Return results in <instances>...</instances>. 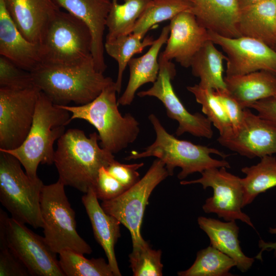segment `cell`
Returning a JSON list of instances; mask_svg holds the SVG:
<instances>
[{
    "instance_id": "9",
    "label": "cell",
    "mask_w": 276,
    "mask_h": 276,
    "mask_svg": "<svg viewBox=\"0 0 276 276\" xmlns=\"http://www.w3.org/2000/svg\"><path fill=\"white\" fill-rule=\"evenodd\" d=\"M169 173L165 164L155 159L144 176L118 197L101 204L103 210L116 218L129 231L132 246L142 243L141 228L149 198L155 187Z\"/></svg>"
},
{
    "instance_id": "3",
    "label": "cell",
    "mask_w": 276,
    "mask_h": 276,
    "mask_svg": "<svg viewBox=\"0 0 276 276\" xmlns=\"http://www.w3.org/2000/svg\"><path fill=\"white\" fill-rule=\"evenodd\" d=\"M116 82L105 87L91 102L76 106L58 105L71 113V121L82 119L98 132L101 147L112 153L127 148L137 139L140 124L130 113L122 116L118 109Z\"/></svg>"
},
{
    "instance_id": "40",
    "label": "cell",
    "mask_w": 276,
    "mask_h": 276,
    "mask_svg": "<svg viewBox=\"0 0 276 276\" xmlns=\"http://www.w3.org/2000/svg\"><path fill=\"white\" fill-rule=\"evenodd\" d=\"M248 108H253L258 115L276 126V97L260 100L251 104Z\"/></svg>"
},
{
    "instance_id": "38",
    "label": "cell",
    "mask_w": 276,
    "mask_h": 276,
    "mask_svg": "<svg viewBox=\"0 0 276 276\" xmlns=\"http://www.w3.org/2000/svg\"><path fill=\"white\" fill-rule=\"evenodd\" d=\"M144 165L143 163L124 164L114 159L106 169L128 189L140 180V174L137 170Z\"/></svg>"
},
{
    "instance_id": "33",
    "label": "cell",
    "mask_w": 276,
    "mask_h": 276,
    "mask_svg": "<svg viewBox=\"0 0 276 276\" xmlns=\"http://www.w3.org/2000/svg\"><path fill=\"white\" fill-rule=\"evenodd\" d=\"M194 96L196 102L201 105L202 112L218 129L220 137H227L233 133L231 120L221 103L214 94V90L203 88L198 84L187 87Z\"/></svg>"
},
{
    "instance_id": "8",
    "label": "cell",
    "mask_w": 276,
    "mask_h": 276,
    "mask_svg": "<svg viewBox=\"0 0 276 276\" xmlns=\"http://www.w3.org/2000/svg\"><path fill=\"white\" fill-rule=\"evenodd\" d=\"M59 180L43 185L40 194V211L44 239L55 254L65 249L90 254L92 249L77 231L75 212Z\"/></svg>"
},
{
    "instance_id": "16",
    "label": "cell",
    "mask_w": 276,
    "mask_h": 276,
    "mask_svg": "<svg viewBox=\"0 0 276 276\" xmlns=\"http://www.w3.org/2000/svg\"><path fill=\"white\" fill-rule=\"evenodd\" d=\"M166 47L159 56L167 60L174 59L182 66L190 67L195 54L209 40L208 30L191 12H182L170 20Z\"/></svg>"
},
{
    "instance_id": "14",
    "label": "cell",
    "mask_w": 276,
    "mask_h": 276,
    "mask_svg": "<svg viewBox=\"0 0 276 276\" xmlns=\"http://www.w3.org/2000/svg\"><path fill=\"white\" fill-rule=\"evenodd\" d=\"M209 39L220 46L226 57V76L265 71L276 75V51L254 38H229L209 31Z\"/></svg>"
},
{
    "instance_id": "21",
    "label": "cell",
    "mask_w": 276,
    "mask_h": 276,
    "mask_svg": "<svg viewBox=\"0 0 276 276\" xmlns=\"http://www.w3.org/2000/svg\"><path fill=\"white\" fill-rule=\"evenodd\" d=\"M82 202L91 223L95 238L103 249L114 276L122 275L114 252V246L121 236V223L103 210L93 188L82 196Z\"/></svg>"
},
{
    "instance_id": "44",
    "label": "cell",
    "mask_w": 276,
    "mask_h": 276,
    "mask_svg": "<svg viewBox=\"0 0 276 276\" xmlns=\"http://www.w3.org/2000/svg\"><path fill=\"white\" fill-rule=\"evenodd\" d=\"M113 1H118V0H113Z\"/></svg>"
},
{
    "instance_id": "22",
    "label": "cell",
    "mask_w": 276,
    "mask_h": 276,
    "mask_svg": "<svg viewBox=\"0 0 276 276\" xmlns=\"http://www.w3.org/2000/svg\"><path fill=\"white\" fill-rule=\"evenodd\" d=\"M170 33L169 26H165L158 37L154 40L148 51L139 57L132 58L128 62L129 78L126 88L118 100V104L130 105L137 89L147 83L156 80L160 69L159 53L166 43Z\"/></svg>"
},
{
    "instance_id": "20",
    "label": "cell",
    "mask_w": 276,
    "mask_h": 276,
    "mask_svg": "<svg viewBox=\"0 0 276 276\" xmlns=\"http://www.w3.org/2000/svg\"><path fill=\"white\" fill-rule=\"evenodd\" d=\"M187 1L191 4V13L208 30L229 38L241 36L238 29L240 8L237 0Z\"/></svg>"
},
{
    "instance_id": "25",
    "label": "cell",
    "mask_w": 276,
    "mask_h": 276,
    "mask_svg": "<svg viewBox=\"0 0 276 276\" xmlns=\"http://www.w3.org/2000/svg\"><path fill=\"white\" fill-rule=\"evenodd\" d=\"M226 89L243 108L255 102L276 97V75L265 71L224 77Z\"/></svg>"
},
{
    "instance_id": "24",
    "label": "cell",
    "mask_w": 276,
    "mask_h": 276,
    "mask_svg": "<svg viewBox=\"0 0 276 276\" xmlns=\"http://www.w3.org/2000/svg\"><path fill=\"white\" fill-rule=\"evenodd\" d=\"M197 222L199 227L209 237L211 245L232 258L241 272L250 269L255 260L242 251L238 239L239 227L235 221L222 222L200 216Z\"/></svg>"
},
{
    "instance_id": "41",
    "label": "cell",
    "mask_w": 276,
    "mask_h": 276,
    "mask_svg": "<svg viewBox=\"0 0 276 276\" xmlns=\"http://www.w3.org/2000/svg\"><path fill=\"white\" fill-rule=\"evenodd\" d=\"M240 9L257 4L264 0H237Z\"/></svg>"
},
{
    "instance_id": "28",
    "label": "cell",
    "mask_w": 276,
    "mask_h": 276,
    "mask_svg": "<svg viewBox=\"0 0 276 276\" xmlns=\"http://www.w3.org/2000/svg\"><path fill=\"white\" fill-rule=\"evenodd\" d=\"M112 0V5L107 17L108 33L106 40L132 33L136 22L152 0Z\"/></svg>"
},
{
    "instance_id": "27",
    "label": "cell",
    "mask_w": 276,
    "mask_h": 276,
    "mask_svg": "<svg viewBox=\"0 0 276 276\" xmlns=\"http://www.w3.org/2000/svg\"><path fill=\"white\" fill-rule=\"evenodd\" d=\"M241 172L246 175L241 178L243 208L250 204L260 194L276 187V157L272 155L261 157L257 164L244 167Z\"/></svg>"
},
{
    "instance_id": "11",
    "label": "cell",
    "mask_w": 276,
    "mask_h": 276,
    "mask_svg": "<svg viewBox=\"0 0 276 276\" xmlns=\"http://www.w3.org/2000/svg\"><path fill=\"white\" fill-rule=\"evenodd\" d=\"M159 74L153 85L146 90L139 91L140 97H155L165 106L168 117L178 124L176 135L180 136L188 132L194 136L211 139L214 134L210 120L202 114L189 112L176 95L172 84L176 75L174 64L159 55Z\"/></svg>"
},
{
    "instance_id": "36",
    "label": "cell",
    "mask_w": 276,
    "mask_h": 276,
    "mask_svg": "<svg viewBox=\"0 0 276 276\" xmlns=\"http://www.w3.org/2000/svg\"><path fill=\"white\" fill-rule=\"evenodd\" d=\"M127 189L108 172L105 167H103L100 169L93 188L98 200L104 201L113 199L120 196Z\"/></svg>"
},
{
    "instance_id": "13",
    "label": "cell",
    "mask_w": 276,
    "mask_h": 276,
    "mask_svg": "<svg viewBox=\"0 0 276 276\" xmlns=\"http://www.w3.org/2000/svg\"><path fill=\"white\" fill-rule=\"evenodd\" d=\"M8 245L31 275L65 276L54 252L43 237L28 228L25 224L8 217L6 224Z\"/></svg>"
},
{
    "instance_id": "1",
    "label": "cell",
    "mask_w": 276,
    "mask_h": 276,
    "mask_svg": "<svg viewBox=\"0 0 276 276\" xmlns=\"http://www.w3.org/2000/svg\"><path fill=\"white\" fill-rule=\"evenodd\" d=\"M99 134L87 136L78 129H70L57 140L54 164L59 180L84 194L94 188L100 169L114 160L113 154L99 145Z\"/></svg>"
},
{
    "instance_id": "18",
    "label": "cell",
    "mask_w": 276,
    "mask_h": 276,
    "mask_svg": "<svg viewBox=\"0 0 276 276\" xmlns=\"http://www.w3.org/2000/svg\"><path fill=\"white\" fill-rule=\"evenodd\" d=\"M0 55L30 72L42 62L40 44L30 41L21 34L3 0H0Z\"/></svg>"
},
{
    "instance_id": "12",
    "label": "cell",
    "mask_w": 276,
    "mask_h": 276,
    "mask_svg": "<svg viewBox=\"0 0 276 276\" xmlns=\"http://www.w3.org/2000/svg\"><path fill=\"white\" fill-rule=\"evenodd\" d=\"M40 90L0 88V150L19 147L31 127Z\"/></svg>"
},
{
    "instance_id": "4",
    "label": "cell",
    "mask_w": 276,
    "mask_h": 276,
    "mask_svg": "<svg viewBox=\"0 0 276 276\" xmlns=\"http://www.w3.org/2000/svg\"><path fill=\"white\" fill-rule=\"evenodd\" d=\"M70 113L54 104L40 91L33 123L26 139L15 149L2 151L15 157L31 178L38 179V165L54 163L55 151L53 145L65 132V126L71 121Z\"/></svg>"
},
{
    "instance_id": "19",
    "label": "cell",
    "mask_w": 276,
    "mask_h": 276,
    "mask_svg": "<svg viewBox=\"0 0 276 276\" xmlns=\"http://www.w3.org/2000/svg\"><path fill=\"white\" fill-rule=\"evenodd\" d=\"M19 31L29 40L40 43L50 19L60 10L52 0H3Z\"/></svg>"
},
{
    "instance_id": "2",
    "label": "cell",
    "mask_w": 276,
    "mask_h": 276,
    "mask_svg": "<svg viewBox=\"0 0 276 276\" xmlns=\"http://www.w3.org/2000/svg\"><path fill=\"white\" fill-rule=\"evenodd\" d=\"M31 73L34 86L58 105L88 103L113 81L97 70L92 56L74 65L41 63Z\"/></svg>"
},
{
    "instance_id": "32",
    "label": "cell",
    "mask_w": 276,
    "mask_h": 276,
    "mask_svg": "<svg viewBox=\"0 0 276 276\" xmlns=\"http://www.w3.org/2000/svg\"><path fill=\"white\" fill-rule=\"evenodd\" d=\"M60 267L66 276H114L112 269L102 258L88 259L83 254L65 249L59 254Z\"/></svg>"
},
{
    "instance_id": "6",
    "label": "cell",
    "mask_w": 276,
    "mask_h": 276,
    "mask_svg": "<svg viewBox=\"0 0 276 276\" xmlns=\"http://www.w3.org/2000/svg\"><path fill=\"white\" fill-rule=\"evenodd\" d=\"M21 165L13 155L0 150V201L13 219L42 227L40 200L44 184L39 178H31Z\"/></svg>"
},
{
    "instance_id": "5",
    "label": "cell",
    "mask_w": 276,
    "mask_h": 276,
    "mask_svg": "<svg viewBox=\"0 0 276 276\" xmlns=\"http://www.w3.org/2000/svg\"><path fill=\"white\" fill-rule=\"evenodd\" d=\"M148 118L156 133L155 140L141 152L132 151L126 160L155 157L165 164L170 175L173 174L175 168H180L177 177L181 180L190 174L210 168H231L226 160L216 159L210 155L215 154L225 158L229 155L214 148L179 140L167 132L155 114H150Z\"/></svg>"
},
{
    "instance_id": "34",
    "label": "cell",
    "mask_w": 276,
    "mask_h": 276,
    "mask_svg": "<svg viewBox=\"0 0 276 276\" xmlns=\"http://www.w3.org/2000/svg\"><path fill=\"white\" fill-rule=\"evenodd\" d=\"M129 255L130 267L134 276H162V250L152 249L146 241L132 246Z\"/></svg>"
},
{
    "instance_id": "31",
    "label": "cell",
    "mask_w": 276,
    "mask_h": 276,
    "mask_svg": "<svg viewBox=\"0 0 276 276\" xmlns=\"http://www.w3.org/2000/svg\"><path fill=\"white\" fill-rule=\"evenodd\" d=\"M236 262L219 250L210 245L198 251L194 263L188 269L178 271L179 276H231Z\"/></svg>"
},
{
    "instance_id": "26",
    "label": "cell",
    "mask_w": 276,
    "mask_h": 276,
    "mask_svg": "<svg viewBox=\"0 0 276 276\" xmlns=\"http://www.w3.org/2000/svg\"><path fill=\"white\" fill-rule=\"evenodd\" d=\"M226 57L209 40L195 54L191 63L192 74L199 78L198 85L205 88L226 89L223 77V61Z\"/></svg>"
},
{
    "instance_id": "39",
    "label": "cell",
    "mask_w": 276,
    "mask_h": 276,
    "mask_svg": "<svg viewBox=\"0 0 276 276\" xmlns=\"http://www.w3.org/2000/svg\"><path fill=\"white\" fill-rule=\"evenodd\" d=\"M214 93L225 109L232 124L233 131H235L242 124L244 109L227 89L214 90Z\"/></svg>"
},
{
    "instance_id": "30",
    "label": "cell",
    "mask_w": 276,
    "mask_h": 276,
    "mask_svg": "<svg viewBox=\"0 0 276 276\" xmlns=\"http://www.w3.org/2000/svg\"><path fill=\"white\" fill-rule=\"evenodd\" d=\"M187 0H152L137 20L132 33L144 38L147 32L162 21L171 20L182 12H191Z\"/></svg>"
},
{
    "instance_id": "17",
    "label": "cell",
    "mask_w": 276,
    "mask_h": 276,
    "mask_svg": "<svg viewBox=\"0 0 276 276\" xmlns=\"http://www.w3.org/2000/svg\"><path fill=\"white\" fill-rule=\"evenodd\" d=\"M60 9L83 22L92 37L91 55L96 68L104 73L106 68L103 35L112 1L110 0H52Z\"/></svg>"
},
{
    "instance_id": "23",
    "label": "cell",
    "mask_w": 276,
    "mask_h": 276,
    "mask_svg": "<svg viewBox=\"0 0 276 276\" xmlns=\"http://www.w3.org/2000/svg\"><path fill=\"white\" fill-rule=\"evenodd\" d=\"M238 29L241 36L276 45V0H264L240 9Z\"/></svg>"
},
{
    "instance_id": "29",
    "label": "cell",
    "mask_w": 276,
    "mask_h": 276,
    "mask_svg": "<svg viewBox=\"0 0 276 276\" xmlns=\"http://www.w3.org/2000/svg\"><path fill=\"white\" fill-rule=\"evenodd\" d=\"M154 39L147 36L144 38L139 34L130 33L105 40L104 50L118 64V72L115 82L117 92L121 89L123 73L134 54L142 53L147 47L151 46Z\"/></svg>"
},
{
    "instance_id": "43",
    "label": "cell",
    "mask_w": 276,
    "mask_h": 276,
    "mask_svg": "<svg viewBox=\"0 0 276 276\" xmlns=\"http://www.w3.org/2000/svg\"><path fill=\"white\" fill-rule=\"evenodd\" d=\"M273 49L276 51V45L273 48Z\"/></svg>"
},
{
    "instance_id": "10",
    "label": "cell",
    "mask_w": 276,
    "mask_h": 276,
    "mask_svg": "<svg viewBox=\"0 0 276 276\" xmlns=\"http://www.w3.org/2000/svg\"><path fill=\"white\" fill-rule=\"evenodd\" d=\"M226 168H210L200 173V178L188 181L182 180L180 183H200L204 189L212 188L213 195L206 199L202 206L205 213H215L226 221L240 220L255 228L250 217L241 210L243 199L241 178L228 172Z\"/></svg>"
},
{
    "instance_id": "15",
    "label": "cell",
    "mask_w": 276,
    "mask_h": 276,
    "mask_svg": "<svg viewBox=\"0 0 276 276\" xmlns=\"http://www.w3.org/2000/svg\"><path fill=\"white\" fill-rule=\"evenodd\" d=\"M249 109L244 108L240 127L228 137L219 136L218 143L250 159L276 154V126Z\"/></svg>"
},
{
    "instance_id": "42",
    "label": "cell",
    "mask_w": 276,
    "mask_h": 276,
    "mask_svg": "<svg viewBox=\"0 0 276 276\" xmlns=\"http://www.w3.org/2000/svg\"><path fill=\"white\" fill-rule=\"evenodd\" d=\"M270 232L271 233H274L276 234V228L271 229L270 228ZM263 244H262V246L263 247V249H267L270 248L271 249H275L276 250V242L274 243H266L263 242H262Z\"/></svg>"
},
{
    "instance_id": "7",
    "label": "cell",
    "mask_w": 276,
    "mask_h": 276,
    "mask_svg": "<svg viewBox=\"0 0 276 276\" xmlns=\"http://www.w3.org/2000/svg\"><path fill=\"white\" fill-rule=\"evenodd\" d=\"M40 44L43 64L74 65L92 56L89 28L77 17L60 9L48 24Z\"/></svg>"
},
{
    "instance_id": "37",
    "label": "cell",
    "mask_w": 276,
    "mask_h": 276,
    "mask_svg": "<svg viewBox=\"0 0 276 276\" xmlns=\"http://www.w3.org/2000/svg\"><path fill=\"white\" fill-rule=\"evenodd\" d=\"M30 275L26 266L11 250L8 243H0V276Z\"/></svg>"
},
{
    "instance_id": "35",
    "label": "cell",
    "mask_w": 276,
    "mask_h": 276,
    "mask_svg": "<svg viewBox=\"0 0 276 276\" xmlns=\"http://www.w3.org/2000/svg\"><path fill=\"white\" fill-rule=\"evenodd\" d=\"M33 86L30 72L18 67L6 57L0 56V88L20 90Z\"/></svg>"
}]
</instances>
